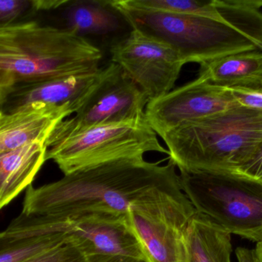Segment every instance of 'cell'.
<instances>
[{
	"label": "cell",
	"mask_w": 262,
	"mask_h": 262,
	"mask_svg": "<svg viewBox=\"0 0 262 262\" xmlns=\"http://www.w3.org/2000/svg\"><path fill=\"white\" fill-rule=\"evenodd\" d=\"M86 262H147L145 260L119 254L95 255L86 258Z\"/></svg>",
	"instance_id": "603a6c76"
},
{
	"label": "cell",
	"mask_w": 262,
	"mask_h": 262,
	"mask_svg": "<svg viewBox=\"0 0 262 262\" xmlns=\"http://www.w3.org/2000/svg\"><path fill=\"white\" fill-rule=\"evenodd\" d=\"M101 75L102 69L100 68L89 73L18 85L12 88L2 111L10 112L26 105L42 103L55 106L69 105L75 113Z\"/></svg>",
	"instance_id": "5bb4252c"
},
{
	"label": "cell",
	"mask_w": 262,
	"mask_h": 262,
	"mask_svg": "<svg viewBox=\"0 0 262 262\" xmlns=\"http://www.w3.org/2000/svg\"><path fill=\"white\" fill-rule=\"evenodd\" d=\"M101 49L68 29L34 20L0 26V86L81 75L100 69Z\"/></svg>",
	"instance_id": "7a4b0ae2"
},
{
	"label": "cell",
	"mask_w": 262,
	"mask_h": 262,
	"mask_svg": "<svg viewBox=\"0 0 262 262\" xmlns=\"http://www.w3.org/2000/svg\"><path fill=\"white\" fill-rule=\"evenodd\" d=\"M23 262H86V256L76 246L67 241Z\"/></svg>",
	"instance_id": "ffe728a7"
},
{
	"label": "cell",
	"mask_w": 262,
	"mask_h": 262,
	"mask_svg": "<svg viewBox=\"0 0 262 262\" xmlns=\"http://www.w3.org/2000/svg\"><path fill=\"white\" fill-rule=\"evenodd\" d=\"M109 5L132 28L170 46L183 60L201 63L245 51L262 49V11L235 21L135 7L126 0Z\"/></svg>",
	"instance_id": "3957f363"
},
{
	"label": "cell",
	"mask_w": 262,
	"mask_h": 262,
	"mask_svg": "<svg viewBox=\"0 0 262 262\" xmlns=\"http://www.w3.org/2000/svg\"><path fill=\"white\" fill-rule=\"evenodd\" d=\"M148 103L144 92L124 71L110 63L102 69L101 78L75 115L57 125L46 146L97 126L146 118Z\"/></svg>",
	"instance_id": "52a82bcc"
},
{
	"label": "cell",
	"mask_w": 262,
	"mask_h": 262,
	"mask_svg": "<svg viewBox=\"0 0 262 262\" xmlns=\"http://www.w3.org/2000/svg\"><path fill=\"white\" fill-rule=\"evenodd\" d=\"M37 12L36 0H0V26L26 21Z\"/></svg>",
	"instance_id": "d6986e66"
},
{
	"label": "cell",
	"mask_w": 262,
	"mask_h": 262,
	"mask_svg": "<svg viewBox=\"0 0 262 262\" xmlns=\"http://www.w3.org/2000/svg\"><path fill=\"white\" fill-rule=\"evenodd\" d=\"M179 190L180 176L170 159L161 166L143 158H123L75 171L37 189L29 186L21 213L56 218L127 214L163 192Z\"/></svg>",
	"instance_id": "6da1fadb"
},
{
	"label": "cell",
	"mask_w": 262,
	"mask_h": 262,
	"mask_svg": "<svg viewBox=\"0 0 262 262\" xmlns=\"http://www.w3.org/2000/svg\"><path fill=\"white\" fill-rule=\"evenodd\" d=\"M229 89L239 106L262 111V92L240 88Z\"/></svg>",
	"instance_id": "44dd1931"
},
{
	"label": "cell",
	"mask_w": 262,
	"mask_h": 262,
	"mask_svg": "<svg viewBox=\"0 0 262 262\" xmlns=\"http://www.w3.org/2000/svg\"><path fill=\"white\" fill-rule=\"evenodd\" d=\"M64 6L66 29L78 36L108 35L120 28L118 12L108 1H69Z\"/></svg>",
	"instance_id": "ac0fdd59"
},
{
	"label": "cell",
	"mask_w": 262,
	"mask_h": 262,
	"mask_svg": "<svg viewBox=\"0 0 262 262\" xmlns=\"http://www.w3.org/2000/svg\"><path fill=\"white\" fill-rule=\"evenodd\" d=\"M56 218L21 213L0 232V262H23L67 243Z\"/></svg>",
	"instance_id": "4fadbf2b"
},
{
	"label": "cell",
	"mask_w": 262,
	"mask_h": 262,
	"mask_svg": "<svg viewBox=\"0 0 262 262\" xmlns=\"http://www.w3.org/2000/svg\"><path fill=\"white\" fill-rule=\"evenodd\" d=\"M252 90H257L262 92V78L260 79V81L252 88Z\"/></svg>",
	"instance_id": "484cf974"
},
{
	"label": "cell",
	"mask_w": 262,
	"mask_h": 262,
	"mask_svg": "<svg viewBox=\"0 0 262 262\" xmlns=\"http://www.w3.org/2000/svg\"><path fill=\"white\" fill-rule=\"evenodd\" d=\"M240 106L230 89L210 84L197 77L163 96L149 102L145 115L160 135L192 122L198 121Z\"/></svg>",
	"instance_id": "30bf717a"
},
{
	"label": "cell",
	"mask_w": 262,
	"mask_h": 262,
	"mask_svg": "<svg viewBox=\"0 0 262 262\" xmlns=\"http://www.w3.org/2000/svg\"><path fill=\"white\" fill-rule=\"evenodd\" d=\"M238 170L252 178L262 180V141L250 159Z\"/></svg>",
	"instance_id": "7402d4cb"
},
{
	"label": "cell",
	"mask_w": 262,
	"mask_h": 262,
	"mask_svg": "<svg viewBox=\"0 0 262 262\" xmlns=\"http://www.w3.org/2000/svg\"><path fill=\"white\" fill-rule=\"evenodd\" d=\"M169 155L146 118L92 128L47 146L46 159L64 175L123 158H143L146 152Z\"/></svg>",
	"instance_id": "8992f818"
},
{
	"label": "cell",
	"mask_w": 262,
	"mask_h": 262,
	"mask_svg": "<svg viewBox=\"0 0 262 262\" xmlns=\"http://www.w3.org/2000/svg\"><path fill=\"white\" fill-rule=\"evenodd\" d=\"M195 210L183 191L166 192L127 212L147 262H183L185 229Z\"/></svg>",
	"instance_id": "ba28073f"
},
{
	"label": "cell",
	"mask_w": 262,
	"mask_h": 262,
	"mask_svg": "<svg viewBox=\"0 0 262 262\" xmlns=\"http://www.w3.org/2000/svg\"><path fill=\"white\" fill-rule=\"evenodd\" d=\"M12 89H6V88L0 86V111L3 110V106H4L5 103H6L8 96L10 94Z\"/></svg>",
	"instance_id": "cb8c5ba5"
},
{
	"label": "cell",
	"mask_w": 262,
	"mask_h": 262,
	"mask_svg": "<svg viewBox=\"0 0 262 262\" xmlns=\"http://www.w3.org/2000/svg\"><path fill=\"white\" fill-rule=\"evenodd\" d=\"M200 65L198 78L210 84L252 89L262 78V49L237 52Z\"/></svg>",
	"instance_id": "2e32d148"
},
{
	"label": "cell",
	"mask_w": 262,
	"mask_h": 262,
	"mask_svg": "<svg viewBox=\"0 0 262 262\" xmlns=\"http://www.w3.org/2000/svg\"><path fill=\"white\" fill-rule=\"evenodd\" d=\"M74 114L69 105L42 103L21 106L10 112L0 111V153L32 143H44L57 125Z\"/></svg>",
	"instance_id": "7c38bea8"
},
{
	"label": "cell",
	"mask_w": 262,
	"mask_h": 262,
	"mask_svg": "<svg viewBox=\"0 0 262 262\" xmlns=\"http://www.w3.org/2000/svg\"><path fill=\"white\" fill-rule=\"evenodd\" d=\"M161 138L179 170H238L262 141V111L237 106L176 128Z\"/></svg>",
	"instance_id": "277c9868"
},
{
	"label": "cell",
	"mask_w": 262,
	"mask_h": 262,
	"mask_svg": "<svg viewBox=\"0 0 262 262\" xmlns=\"http://www.w3.org/2000/svg\"><path fill=\"white\" fill-rule=\"evenodd\" d=\"M111 55L149 102L172 91L185 65L170 46L135 30L114 44Z\"/></svg>",
	"instance_id": "9c48e42d"
},
{
	"label": "cell",
	"mask_w": 262,
	"mask_h": 262,
	"mask_svg": "<svg viewBox=\"0 0 262 262\" xmlns=\"http://www.w3.org/2000/svg\"><path fill=\"white\" fill-rule=\"evenodd\" d=\"M255 250L258 258V261L262 262V240L259 243H257Z\"/></svg>",
	"instance_id": "d4e9b609"
},
{
	"label": "cell",
	"mask_w": 262,
	"mask_h": 262,
	"mask_svg": "<svg viewBox=\"0 0 262 262\" xmlns=\"http://www.w3.org/2000/svg\"><path fill=\"white\" fill-rule=\"evenodd\" d=\"M68 241L87 257L104 254L129 255L146 261L140 241L127 221V214L93 212L61 218Z\"/></svg>",
	"instance_id": "8fae6325"
},
{
	"label": "cell",
	"mask_w": 262,
	"mask_h": 262,
	"mask_svg": "<svg viewBox=\"0 0 262 262\" xmlns=\"http://www.w3.org/2000/svg\"><path fill=\"white\" fill-rule=\"evenodd\" d=\"M183 245V262H232L230 234L199 212L185 229Z\"/></svg>",
	"instance_id": "e0dca14e"
},
{
	"label": "cell",
	"mask_w": 262,
	"mask_h": 262,
	"mask_svg": "<svg viewBox=\"0 0 262 262\" xmlns=\"http://www.w3.org/2000/svg\"><path fill=\"white\" fill-rule=\"evenodd\" d=\"M180 183L195 212L230 235L262 240V180L238 170H180Z\"/></svg>",
	"instance_id": "5b68a950"
},
{
	"label": "cell",
	"mask_w": 262,
	"mask_h": 262,
	"mask_svg": "<svg viewBox=\"0 0 262 262\" xmlns=\"http://www.w3.org/2000/svg\"><path fill=\"white\" fill-rule=\"evenodd\" d=\"M47 146L32 143L0 153V210L32 186L46 159Z\"/></svg>",
	"instance_id": "9a60e30c"
}]
</instances>
